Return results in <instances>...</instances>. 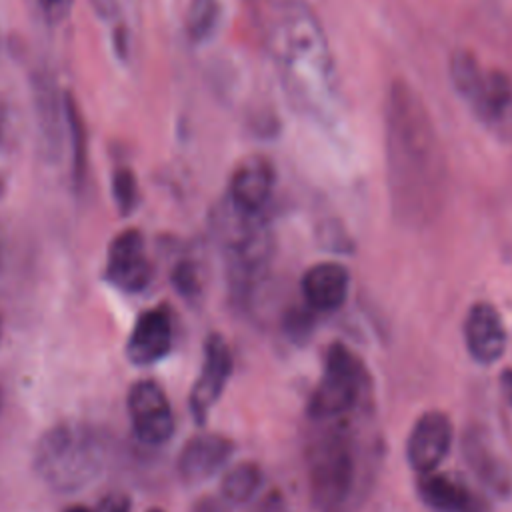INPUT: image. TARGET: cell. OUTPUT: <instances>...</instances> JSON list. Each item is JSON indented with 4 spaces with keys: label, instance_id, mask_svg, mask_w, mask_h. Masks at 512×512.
Masks as SVG:
<instances>
[{
    "label": "cell",
    "instance_id": "cell-31",
    "mask_svg": "<svg viewBox=\"0 0 512 512\" xmlns=\"http://www.w3.org/2000/svg\"><path fill=\"white\" fill-rule=\"evenodd\" d=\"M2 112V110H0ZM0 130H2V114H0Z\"/></svg>",
    "mask_w": 512,
    "mask_h": 512
},
{
    "label": "cell",
    "instance_id": "cell-7",
    "mask_svg": "<svg viewBox=\"0 0 512 512\" xmlns=\"http://www.w3.org/2000/svg\"><path fill=\"white\" fill-rule=\"evenodd\" d=\"M106 280L126 294H138L148 288L152 264L140 230L126 228L112 238L106 256Z\"/></svg>",
    "mask_w": 512,
    "mask_h": 512
},
{
    "label": "cell",
    "instance_id": "cell-26",
    "mask_svg": "<svg viewBox=\"0 0 512 512\" xmlns=\"http://www.w3.org/2000/svg\"><path fill=\"white\" fill-rule=\"evenodd\" d=\"M42 10H44V16L50 20V22H60L68 16L70 12V6H72V0H38Z\"/></svg>",
    "mask_w": 512,
    "mask_h": 512
},
{
    "label": "cell",
    "instance_id": "cell-15",
    "mask_svg": "<svg viewBox=\"0 0 512 512\" xmlns=\"http://www.w3.org/2000/svg\"><path fill=\"white\" fill-rule=\"evenodd\" d=\"M416 488L434 512H490V504L478 492L436 470L420 474Z\"/></svg>",
    "mask_w": 512,
    "mask_h": 512
},
{
    "label": "cell",
    "instance_id": "cell-5",
    "mask_svg": "<svg viewBox=\"0 0 512 512\" xmlns=\"http://www.w3.org/2000/svg\"><path fill=\"white\" fill-rule=\"evenodd\" d=\"M370 398V376L362 360L344 344L334 342L324 358V370L308 400L312 422H328L362 414Z\"/></svg>",
    "mask_w": 512,
    "mask_h": 512
},
{
    "label": "cell",
    "instance_id": "cell-13",
    "mask_svg": "<svg viewBox=\"0 0 512 512\" xmlns=\"http://www.w3.org/2000/svg\"><path fill=\"white\" fill-rule=\"evenodd\" d=\"M276 182V170L264 156L244 158L230 176L228 200L240 210L262 214Z\"/></svg>",
    "mask_w": 512,
    "mask_h": 512
},
{
    "label": "cell",
    "instance_id": "cell-11",
    "mask_svg": "<svg viewBox=\"0 0 512 512\" xmlns=\"http://www.w3.org/2000/svg\"><path fill=\"white\" fill-rule=\"evenodd\" d=\"M172 312L168 304L144 310L126 340V356L136 366H150L162 360L172 348Z\"/></svg>",
    "mask_w": 512,
    "mask_h": 512
},
{
    "label": "cell",
    "instance_id": "cell-24",
    "mask_svg": "<svg viewBox=\"0 0 512 512\" xmlns=\"http://www.w3.org/2000/svg\"><path fill=\"white\" fill-rule=\"evenodd\" d=\"M92 512H130V500L122 492L104 494Z\"/></svg>",
    "mask_w": 512,
    "mask_h": 512
},
{
    "label": "cell",
    "instance_id": "cell-1",
    "mask_svg": "<svg viewBox=\"0 0 512 512\" xmlns=\"http://www.w3.org/2000/svg\"><path fill=\"white\" fill-rule=\"evenodd\" d=\"M384 138L394 216L406 226L430 224L446 198V158L422 98L404 80L388 86Z\"/></svg>",
    "mask_w": 512,
    "mask_h": 512
},
{
    "label": "cell",
    "instance_id": "cell-27",
    "mask_svg": "<svg viewBox=\"0 0 512 512\" xmlns=\"http://www.w3.org/2000/svg\"><path fill=\"white\" fill-rule=\"evenodd\" d=\"M92 10L102 20H114L120 14V0H88Z\"/></svg>",
    "mask_w": 512,
    "mask_h": 512
},
{
    "label": "cell",
    "instance_id": "cell-32",
    "mask_svg": "<svg viewBox=\"0 0 512 512\" xmlns=\"http://www.w3.org/2000/svg\"><path fill=\"white\" fill-rule=\"evenodd\" d=\"M0 192H2V176H0Z\"/></svg>",
    "mask_w": 512,
    "mask_h": 512
},
{
    "label": "cell",
    "instance_id": "cell-23",
    "mask_svg": "<svg viewBox=\"0 0 512 512\" xmlns=\"http://www.w3.org/2000/svg\"><path fill=\"white\" fill-rule=\"evenodd\" d=\"M170 280L174 290L186 298L188 302H194L196 298H200L202 294V272L200 266L190 260V258H182L172 266L170 272Z\"/></svg>",
    "mask_w": 512,
    "mask_h": 512
},
{
    "label": "cell",
    "instance_id": "cell-6",
    "mask_svg": "<svg viewBox=\"0 0 512 512\" xmlns=\"http://www.w3.org/2000/svg\"><path fill=\"white\" fill-rule=\"evenodd\" d=\"M134 434L148 446L166 444L174 434V414L166 392L154 380H138L128 392Z\"/></svg>",
    "mask_w": 512,
    "mask_h": 512
},
{
    "label": "cell",
    "instance_id": "cell-33",
    "mask_svg": "<svg viewBox=\"0 0 512 512\" xmlns=\"http://www.w3.org/2000/svg\"><path fill=\"white\" fill-rule=\"evenodd\" d=\"M0 404H2V394H0Z\"/></svg>",
    "mask_w": 512,
    "mask_h": 512
},
{
    "label": "cell",
    "instance_id": "cell-20",
    "mask_svg": "<svg viewBox=\"0 0 512 512\" xmlns=\"http://www.w3.org/2000/svg\"><path fill=\"white\" fill-rule=\"evenodd\" d=\"M220 22L218 0H190L186 10V34L192 42L208 40Z\"/></svg>",
    "mask_w": 512,
    "mask_h": 512
},
{
    "label": "cell",
    "instance_id": "cell-8",
    "mask_svg": "<svg viewBox=\"0 0 512 512\" xmlns=\"http://www.w3.org/2000/svg\"><path fill=\"white\" fill-rule=\"evenodd\" d=\"M460 450L464 462L484 488L500 498H508L512 494V466L482 426L474 424L464 430Z\"/></svg>",
    "mask_w": 512,
    "mask_h": 512
},
{
    "label": "cell",
    "instance_id": "cell-25",
    "mask_svg": "<svg viewBox=\"0 0 512 512\" xmlns=\"http://www.w3.org/2000/svg\"><path fill=\"white\" fill-rule=\"evenodd\" d=\"M190 512H232V510H230V502H226L222 496L206 494L192 504Z\"/></svg>",
    "mask_w": 512,
    "mask_h": 512
},
{
    "label": "cell",
    "instance_id": "cell-21",
    "mask_svg": "<svg viewBox=\"0 0 512 512\" xmlns=\"http://www.w3.org/2000/svg\"><path fill=\"white\" fill-rule=\"evenodd\" d=\"M482 68L476 60V56L470 52V50H454L452 58H450V78H452V84L456 88V92L462 96V98H470L482 78Z\"/></svg>",
    "mask_w": 512,
    "mask_h": 512
},
{
    "label": "cell",
    "instance_id": "cell-2",
    "mask_svg": "<svg viewBox=\"0 0 512 512\" xmlns=\"http://www.w3.org/2000/svg\"><path fill=\"white\" fill-rule=\"evenodd\" d=\"M360 416L314 422L304 460L310 500L318 512H354L370 490L376 448L360 436Z\"/></svg>",
    "mask_w": 512,
    "mask_h": 512
},
{
    "label": "cell",
    "instance_id": "cell-12",
    "mask_svg": "<svg viewBox=\"0 0 512 512\" xmlns=\"http://www.w3.org/2000/svg\"><path fill=\"white\" fill-rule=\"evenodd\" d=\"M234 452V442L216 432H200L188 438L178 456V474L186 484L212 478Z\"/></svg>",
    "mask_w": 512,
    "mask_h": 512
},
{
    "label": "cell",
    "instance_id": "cell-29",
    "mask_svg": "<svg viewBox=\"0 0 512 512\" xmlns=\"http://www.w3.org/2000/svg\"><path fill=\"white\" fill-rule=\"evenodd\" d=\"M64 512H92V510H88L86 506H80V504H78V506H70V508H66Z\"/></svg>",
    "mask_w": 512,
    "mask_h": 512
},
{
    "label": "cell",
    "instance_id": "cell-17",
    "mask_svg": "<svg viewBox=\"0 0 512 512\" xmlns=\"http://www.w3.org/2000/svg\"><path fill=\"white\" fill-rule=\"evenodd\" d=\"M476 116L486 122H498L512 106V80L502 70H484L482 78L468 98Z\"/></svg>",
    "mask_w": 512,
    "mask_h": 512
},
{
    "label": "cell",
    "instance_id": "cell-18",
    "mask_svg": "<svg viewBox=\"0 0 512 512\" xmlns=\"http://www.w3.org/2000/svg\"><path fill=\"white\" fill-rule=\"evenodd\" d=\"M262 486V468L244 460L226 470L220 482V496L230 504H244L254 498Z\"/></svg>",
    "mask_w": 512,
    "mask_h": 512
},
{
    "label": "cell",
    "instance_id": "cell-22",
    "mask_svg": "<svg viewBox=\"0 0 512 512\" xmlns=\"http://www.w3.org/2000/svg\"><path fill=\"white\" fill-rule=\"evenodd\" d=\"M112 196L122 216H130L140 202V188L134 172L128 166H118L112 174Z\"/></svg>",
    "mask_w": 512,
    "mask_h": 512
},
{
    "label": "cell",
    "instance_id": "cell-9",
    "mask_svg": "<svg viewBox=\"0 0 512 512\" xmlns=\"http://www.w3.org/2000/svg\"><path fill=\"white\" fill-rule=\"evenodd\" d=\"M454 440L452 420L440 410L424 412L412 426L406 442V458L418 472L436 470L448 456Z\"/></svg>",
    "mask_w": 512,
    "mask_h": 512
},
{
    "label": "cell",
    "instance_id": "cell-10",
    "mask_svg": "<svg viewBox=\"0 0 512 512\" xmlns=\"http://www.w3.org/2000/svg\"><path fill=\"white\" fill-rule=\"evenodd\" d=\"M232 372V354L226 340L220 334H210L204 340V358L200 374L190 392V412L198 424H202L210 408L220 398Z\"/></svg>",
    "mask_w": 512,
    "mask_h": 512
},
{
    "label": "cell",
    "instance_id": "cell-3",
    "mask_svg": "<svg viewBox=\"0 0 512 512\" xmlns=\"http://www.w3.org/2000/svg\"><path fill=\"white\" fill-rule=\"evenodd\" d=\"M108 460L106 438L84 422H60L36 442L32 466L54 492L72 494L92 484Z\"/></svg>",
    "mask_w": 512,
    "mask_h": 512
},
{
    "label": "cell",
    "instance_id": "cell-14",
    "mask_svg": "<svg viewBox=\"0 0 512 512\" xmlns=\"http://www.w3.org/2000/svg\"><path fill=\"white\" fill-rule=\"evenodd\" d=\"M464 342L468 354L480 364H494L506 350V330L500 312L490 302L470 306L464 320Z\"/></svg>",
    "mask_w": 512,
    "mask_h": 512
},
{
    "label": "cell",
    "instance_id": "cell-28",
    "mask_svg": "<svg viewBox=\"0 0 512 512\" xmlns=\"http://www.w3.org/2000/svg\"><path fill=\"white\" fill-rule=\"evenodd\" d=\"M500 386H502V392H504L508 404L512 406V368H508V370L502 372V376H500Z\"/></svg>",
    "mask_w": 512,
    "mask_h": 512
},
{
    "label": "cell",
    "instance_id": "cell-4",
    "mask_svg": "<svg viewBox=\"0 0 512 512\" xmlns=\"http://www.w3.org/2000/svg\"><path fill=\"white\" fill-rule=\"evenodd\" d=\"M212 232L226 258L230 290L234 298L246 300L272 258V232L262 214L240 210L228 198L212 214Z\"/></svg>",
    "mask_w": 512,
    "mask_h": 512
},
{
    "label": "cell",
    "instance_id": "cell-30",
    "mask_svg": "<svg viewBox=\"0 0 512 512\" xmlns=\"http://www.w3.org/2000/svg\"><path fill=\"white\" fill-rule=\"evenodd\" d=\"M148 512H164V510H162V508H150Z\"/></svg>",
    "mask_w": 512,
    "mask_h": 512
},
{
    "label": "cell",
    "instance_id": "cell-19",
    "mask_svg": "<svg viewBox=\"0 0 512 512\" xmlns=\"http://www.w3.org/2000/svg\"><path fill=\"white\" fill-rule=\"evenodd\" d=\"M64 116L66 124L70 126V138H72V174L76 186H82L86 178V164H88V138H86V124L82 118V112L78 108V102L72 98V94L64 96Z\"/></svg>",
    "mask_w": 512,
    "mask_h": 512
},
{
    "label": "cell",
    "instance_id": "cell-16",
    "mask_svg": "<svg viewBox=\"0 0 512 512\" xmlns=\"http://www.w3.org/2000/svg\"><path fill=\"white\" fill-rule=\"evenodd\" d=\"M350 276L338 262H318L302 276V294L314 312H334L348 296Z\"/></svg>",
    "mask_w": 512,
    "mask_h": 512
}]
</instances>
